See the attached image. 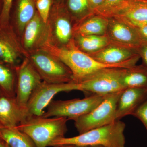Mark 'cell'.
Segmentation results:
<instances>
[{
  "label": "cell",
  "instance_id": "6da1fadb",
  "mask_svg": "<svg viewBox=\"0 0 147 147\" xmlns=\"http://www.w3.org/2000/svg\"><path fill=\"white\" fill-rule=\"evenodd\" d=\"M42 49L57 57L68 67L72 72L73 82L75 84L79 83L88 76L103 69L130 68L136 65L140 58L138 55L123 63L107 64L96 61L79 50L75 45L61 48L47 42Z\"/></svg>",
  "mask_w": 147,
  "mask_h": 147
},
{
  "label": "cell",
  "instance_id": "7a4b0ae2",
  "mask_svg": "<svg viewBox=\"0 0 147 147\" xmlns=\"http://www.w3.org/2000/svg\"><path fill=\"white\" fill-rule=\"evenodd\" d=\"M125 124L121 120L92 129L75 137H63L55 139L49 146L57 147L65 145L81 146H102L105 147H125Z\"/></svg>",
  "mask_w": 147,
  "mask_h": 147
},
{
  "label": "cell",
  "instance_id": "3957f363",
  "mask_svg": "<svg viewBox=\"0 0 147 147\" xmlns=\"http://www.w3.org/2000/svg\"><path fill=\"white\" fill-rule=\"evenodd\" d=\"M68 121L64 117L30 115L16 127L29 136L36 147H47L55 139L65 137Z\"/></svg>",
  "mask_w": 147,
  "mask_h": 147
},
{
  "label": "cell",
  "instance_id": "277c9868",
  "mask_svg": "<svg viewBox=\"0 0 147 147\" xmlns=\"http://www.w3.org/2000/svg\"><path fill=\"white\" fill-rule=\"evenodd\" d=\"M27 58L42 82L51 84L73 82L72 72L57 57L43 49L28 54Z\"/></svg>",
  "mask_w": 147,
  "mask_h": 147
},
{
  "label": "cell",
  "instance_id": "5b68a950",
  "mask_svg": "<svg viewBox=\"0 0 147 147\" xmlns=\"http://www.w3.org/2000/svg\"><path fill=\"white\" fill-rule=\"evenodd\" d=\"M126 69H101L76 84L78 90L99 95H107L123 90L125 88L123 84L122 78Z\"/></svg>",
  "mask_w": 147,
  "mask_h": 147
},
{
  "label": "cell",
  "instance_id": "8992f818",
  "mask_svg": "<svg viewBox=\"0 0 147 147\" xmlns=\"http://www.w3.org/2000/svg\"><path fill=\"white\" fill-rule=\"evenodd\" d=\"M50 40L56 47L66 48L74 45V23L64 4L53 3L47 22Z\"/></svg>",
  "mask_w": 147,
  "mask_h": 147
},
{
  "label": "cell",
  "instance_id": "52a82bcc",
  "mask_svg": "<svg viewBox=\"0 0 147 147\" xmlns=\"http://www.w3.org/2000/svg\"><path fill=\"white\" fill-rule=\"evenodd\" d=\"M123 91L108 95L90 112L74 120V126L79 134L108 125L115 121L118 101Z\"/></svg>",
  "mask_w": 147,
  "mask_h": 147
},
{
  "label": "cell",
  "instance_id": "ba28073f",
  "mask_svg": "<svg viewBox=\"0 0 147 147\" xmlns=\"http://www.w3.org/2000/svg\"><path fill=\"white\" fill-rule=\"evenodd\" d=\"M107 95H91L83 99L52 100L45 111V117H64L69 120L75 119L92 111L105 99Z\"/></svg>",
  "mask_w": 147,
  "mask_h": 147
},
{
  "label": "cell",
  "instance_id": "9c48e42d",
  "mask_svg": "<svg viewBox=\"0 0 147 147\" xmlns=\"http://www.w3.org/2000/svg\"><path fill=\"white\" fill-rule=\"evenodd\" d=\"M78 90L77 84L74 83L51 84L42 82L33 92L27 107L31 115L42 116L56 94L61 92Z\"/></svg>",
  "mask_w": 147,
  "mask_h": 147
},
{
  "label": "cell",
  "instance_id": "30bf717a",
  "mask_svg": "<svg viewBox=\"0 0 147 147\" xmlns=\"http://www.w3.org/2000/svg\"><path fill=\"white\" fill-rule=\"evenodd\" d=\"M21 38L9 24L0 23V61L16 67L27 58Z\"/></svg>",
  "mask_w": 147,
  "mask_h": 147
},
{
  "label": "cell",
  "instance_id": "8fae6325",
  "mask_svg": "<svg viewBox=\"0 0 147 147\" xmlns=\"http://www.w3.org/2000/svg\"><path fill=\"white\" fill-rule=\"evenodd\" d=\"M16 71L15 98L20 105L27 107L33 92L42 80L27 58L16 67Z\"/></svg>",
  "mask_w": 147,
  "mask_h": 147
},
{
  "label": "cell",
  "instance_id": "7c38bea8",
  "mask_svg": "<svg viewBox=\"0 0 147 147\" xmlns=\"http://www.w3.org/2000/svg\"><path fill=\"white\" fill-rule=\"evenodd\" d=\"M49 40L50 33L47 24L36 11L33 18L25 27L21 37L22 47L28 55L42 49Z\"/></svg>",
  "mask_w": 147,
  "mask_h": 147
},
{
  "label": "cell",
  "instance_id": "4fadbf2b",
  "mask_svg": "<svg viewBox=\"0 0 147 147\" xmlns=\"http://www.w3.org/2000/svg\"><path fill=\"white\" fill-rule=\"evenodd\" d=\"M108 18L106 35L110 43L136 49L142 43L136 29L115 17Z\"/></svg>",
  "mask_w": 147,
  "mask_h": 147
},
{
  "label": "cell",
  "instance_id": "5bb4252c",
  "mask_svg": "<svg viewBox=\"0 0 147 147\" xmlns=\"http://www.w3.org/2000/svg\"><path fill=\"white\" fill-rule=\"evenodd\" d=\"M36 12L34 0H13L11 7L9 22L20 38L25 27Z\"/></svg>",
  "mask_w": 147,
  "mask_h": 147
},
{
  "label": "cell",
  "instance_id": "9a60e30c",
  "mask_svg": "<svg viewBox=\"0 0 147 147\" xmlns=\"http://www.w3.org/2000/svg\"><path fill=\"white\" fill-rule=\"evenodd\" d=\"M30 115L27 107L20 105L15 97H0V125L4 127H16Z\"/></svg>",
  "mask_w": 147,
  "mask_h": 147
},
{
  "label": "cell",
  "instance_id": "2e32d148",
  "mask_svg": "<svg viewBox=\"0 0 147 147\" xmlns=\"http://www.w3.org/2000/svg\"><path fill=\"white\" fill-rule=\"evenodd\" d=\"M146 99V88H129L123 90L117 105L116 120L132 115L137 107Z\"/></svg>",
  "mask_w": 147,
  "mask_h": 147
},
{
  "label": "cell",
  "instance_id": "e0dca14e",
  "mask_svg": "<svg viewBox=\"0 0 147 147\" xmlns=\"http://www.w3.org/2000/svg\"><path fill=\"white\" fill-rule=\"evenodd\" d=\"M88 55L102 63L115 65L123 63L138 55L136 49L110 43L99 51Z\"/></svg>",
  "mask_w": 147,
  "mask_h": 147
},
{
  "label": "cell",
  "instance_id": "ac0fdd59",
  "mask_svg": "<svg viewBox=\"0 0 147 147\" xmlns=\"http://www.w3.org/2000/svg\"><path fill=\"white\" fill-rule=\"evenodd\" d=\"M112 17L134 28L147 25V0H133Z\"/></svg>",
  "mask_w": 147,
  "mask_h": 147
},
{
  "label": "cell",
  "instance_id": "d6986e66",
  "mask_svg": "<svg viewBox=\"0 0 147 147\" xmlns=\"http://www.w3.org/2000/svg\"><path fill=\"white\" fill-rule=\"evenodd\" d=\"M108 18L102 15L92 13L75 24L74 36L104 35L108 28Z\"/></svg>",
  "mask_w": 147,
  "mask_h": 147
},
{
  "label": "cell",
  "instance_id": "ffe728a7",
  "mask_svg": "<svg viewBox=\"0 0 147 147\" xmlns=\"http://www.w3.org/2000/svg\"><path fill=\"white\" fill-rule=\"evenodd\" d=\"M74 42L79 50L88 55L96 53L110 43L106 34L74 36Z\"/></svg>",
  "mask_w": 147,
  "mask_h": 147
},
{
  "label": "cell",
  "instance_id": "44dd1931",
  "mask_svg": "<svg viewBox=\"0 0 147 147\" xmlns=\"http://www.w3.org/2000/svg\"><path fill=\"white\" fill-rule=\"evenodd\" d=\"M0 139L10 147H36L29 136L16 127L0 129Z\"/></svg>",
  "mask_w": 147,
  "mask_h": 147
},
{
  "label": "cell",
  "instance_id": "7402d4cb",
  "mask_svg": "<svg viewBox=\"0 0 147 147\" xmlns=\"http://www.w3.org/2000/svg\"><path fill=\"white\" fill-rule=\"evenodd\" d=\"M16 67L0 61V91L3 95L15 97Z\"/></svg>",
  "mask_w": 147,
  "mask_h": 147
},
{
  "label": "cell",
  "instance_id": "603a6c76",
  "mask_svg": "<svg viewBox=\"0 0 147 147\" xmlns=\"http://www.w3.org/2000/svg\"><path fill=\"white\" fill-rule=\"evenodd\" d=\"M122 83L125 89L147 88V69L143 65L127 68L123 76Z\"/></svg>",
  "mask_w": 147,
  "mask_h": 147
},
{
  "label": "cell",
  "instance_id": "cb8c5ba5",
  "mask_svg": "<svg viewBox=\"0 0 147 147\" xmlns=\"http://www.w3.org/2000/svg\"><path fill=\"white\" fill-rule=\"evenodd\" d=\"M64 5L74 25L94 13L89 0H65Z\"/></svg>",
  "mask_w": 147,
  "mask_h": 147
},
{
  "label": "cell",
  "instance_id": "d4e9b609",
  "mask_svg": "<svg viewBox=\"0 0 147 147\" xmlns=\"http://www.w3.org/2000/svg\"><path fill=\"white\" fill-rule=\"evenodd\" d=\"M133 0H105L102 6L95 10L94 13L110 18L124 8Z\"/></svg>",
  "mask_w": 147,
  "mask_h": 147
},
{
  "label": "cell",
  "instance_id": "484cf974",
  "mask_svg": "<svg viewBox=\"0 0 147 147\" xmlns=\"http://www.w3.org/2000/svg\"><path fill=\"white\" fill-rule=\"evenodd\" d=\"M54 0H36L35 1L36 11L42 20L47 23Z\"/></svg>",
  "mask_w": 147,
  "mask_h": 147
},
{
  "label": "cell",
  "instance_id": "4316f807",
  "mask_svg": "<svg viewBox=\"0 0 147 147\" xmlns=\"http://www.w3.org/2000/svg\"><path fill=\"white\" fill-rule=\"evenodd\" d=\"M131 115L140 120L147 131V99L137 107Z\"/></svg>",
  "mask_w": 147,
  "mask_h": 147
},
{
  "label": "cell",
  "instance_id": "83f0119b",
  "mask_svg": "<svg viewBox=\"0 0 147 147\" xmlns=\"http://www.w3.org/2000/svg\"><path fill=\"white\" fill-rule=\"evenodd\" d=\"M13 0H3V7L0 23L9 24L11 7Z\"/></svg>",
  "mask_w": 147,
  "mask_h": 147
},
{
  "label": "cell",
  "instance_id": "f1b7e54d",
  "mask_svg": "<svg viewBox=\"0 0 147 147\" xmlns=\"http://www.w3.org/2000/svg\"><path fill=\"white\" fill-rule=\"evenodd\" d=\"M136 50L137 54L142 59V65L147 69V43L142 42Z\"/></svg>",
  "mask_w": 147,
  "mask_h": 147
},
{
  "label": "cell",
  "instance_id": "f546056e",
  "mask_svg": "<svg viewBox=\"0 0 147 147\" xmlns=\"http://www.w3.org/2000/svg\"><path fill=\"white\" fill-rule=\"evenodd\" d=\"M135 28L142 42L147 43V24Z\"/></svg>",
  "mask_w": 147,
  "mask_h": 147
},
{
  "label": "cell",
  "instance_id": "4dcf8cb0",
  "mask_svg": "<svg viewBox=\"0 0 147 147\" xmlns=\"http://www.w3.org/2000/svg\"><path fill=\"white\" fill-rule=\"evenodd\" d=\"M0 147H10L3 140L0 139Z\"/></svg>",
  "mask_w": 147,
  "mask_h": 147
},
{
  "label": "cell",
  "instance_id": "1f68e13d",
  "mask_svg": "<svg viewBox=\"0 0 147 147\" xmlns=\"http://www.w3.org/2000/svg\"><path fill=\"white\" fill-rule=\"evenodd\" d=\"M58 147H90L87 146H76L74 145H65L64 146H61Z\"/></svg>",
  "mask_w": 147,
  "mask_h": 147
},
{
  "label": "cell",
  "instance_id": "d6a6232c",
  "mask_svg": "<svg viewBox=\"0 0 147 147\" xmlns=\"http://www.w3.org/2000/svg\"><path fill=\"white\" fill-rule=\"evenodd\" d=\"M3 7V0H0V21H1V16L2 12Z\"/></svg>",
  "mask_w": 147,
  "mask_h": 147
},
{
  "label": "cell",
  "instance_id": "836d02e7",
  "mask_svg": "<svg viewBox=\"0 0 147 147\" xmlns=\"http://www.w3.org/2000/svg\"><path fill=\"white\" fill-rule=\"evenodd\" d=\"M65 0H54V3H55L64 4Z\"/></svg>",
  "mask_w": 147,
  "mask_h": 147
},
{
  "label": "cell",
  "instance_id": "e575fe53",
  "mask_svg": "<svg viewBox=\"0 0 147 147\" xmlns=\"http://www.w3.org/2000/svg\"><path fill=\"white\" fill-rule=\"evenodd\" d=\"M90 147H105L103 146H99V145H98V146H90Z\"/></svg>",
  "mask_w": 147,
  "mask_h": 147
},
{
  "label": "cell",
  "instance_id": "d590c367",
  "mask_svg": "<svg viewBox=\"0 0 147 147\" xmlns=\"http://www.w3.org/2000/svg\"><path fill=\"white\" fill-rule=\"evenodd\" d=\"M3 96L2 94L1 93V91H0V97H1V96Z\"/></svg>",
  "mask_w": 147,
  "mask_h": 147
},
{
  "label": "cell",
  "instance_id": "8d00e7d4",
  "mask_svg": "<svg viewBox=\"0 0 147 147\" xmlns=\"http://www.w3.org/2000/svg\"><path fill=\"white\" fill-rule=\"evenodd\" d=\"M3 127H3L2 125H0V129L3 128Z\"/></svg>",
  "mask_w": 147,
  "mask_h": 147
},
{
  "label": "cell",
  "instance_id": "74e56055",
  "mask_svg": "<svg viewBox=\"0 0 147 147\" xmlns=\"http://www.w3.org/2000/svg\"><path fill=\"white\" fill-rule=\"evenodd\" d=\"M34 1H36V0H34Z\"/></svg>",
  "mask_w": 147,
  "mask_h": 147
},
{
  "label": "cell",
  "instance_id": "f35d334b",
  "mask_svg": "<svg viewBox=\"0 0 147 147\" xmlns=\"http://www.w3.org/2000/svg\"></svg>",
  "mask_w": 147,
  "mask_h": 147
}]
</instances>
